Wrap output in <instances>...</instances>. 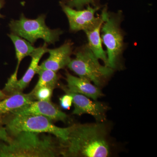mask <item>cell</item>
I'll return each mask as SVG.
<instances>
[{
    "instance_id": "obj_4",
    "label": "cell",
    "mask_w": 157,
    "mask_h": 157,
    "mask_svg": "<svg viewBox=\"0 0 157 157\" xmlns=\"http://www.w3.org/2000/svg\"><path fill=\"white\" fill-rule=\"evenodd\" d=\"M88 46L76 53V57L71 59L67 67L79 77L93 82L99 86L106 78L113 73V69L102 66Z\"/></svg>"
},
{
    "instance_id": "obj_1",
    "label": "cell",
    "mask_w": 157,
    "mask_h": 157,
    "mask_svg": "<svg viewBox=\"0 0 157 157\" xmlns=\"http://www.w3.org/2000/svg\"><path fill=\"white\" fill-rule=\"evenodd\" d=\"M107 127L102 122L75 124L70 127L68 139L60 141L64 157H107L110 154Z\"/></svg>"
},
{
    "instance_id": "obj_11",
    "label": "cell",
    "mask_w": 157,
    "mask_h": 157,
    "mask_svg": "<svg viewBox=\"0 0 157 157\" xmlns=\"http://www.w3.org/2000/svg\"><path fill=\"white\" fill-rule=\"evenodd\" d=\"M72 44L65 43L59 48L48 49L49 56L39 65V70H50L56 72L67 66L71 60Z\"/></svg>"
},
{
    "instance_id": "obj_3",
    "label": "cell",
    "mask_w": 157,
    "mask_h": 157,
    "mask_svg": "<svg viewBox=\"0 0 157 157\" xmlns=\"http://www.w3.org/2000/svg\"><path fill=\"white\" fill-rule=\"evenodd\" d=\"M9 114L5 122V128L8 134L11 136L21 132H31L51 134L60 141H66L68 139L70 127L62 128L56 126L52 123V121L42 116Z\"/></svg>"
},
{
    "instance_id": "obj_17",
    "label": "cell",
    "mask_w": 157,
    "mask_h": 157,
    "mask_svg": "<svg viewBox=\"0 0 157 157\" xmlns=\"http://www.w3.org/2000/svg\"><path fill=\"white\" fill-rule=\"evenodd\" d=\"M53 90V89L48 86H42L34 91H31L30 93L32 94L34 100L51 101Z\"/></svg>"
},
{
    "instance_id": "obj_6",
    "label": "cell",
    "mask_w": 157,
    "mask_h": 157,
    "mask_svg": "<svg viewBox=\"0 0 157 157\" xmlns=\"http://www.w3.org/2000/svg\"><path fill=\"white\" fill-rule=\"evenodd\" d=\"M102 29L101 40L107 49V66L115 68L116 62L123 47V37L117 20L109 14Z\"/></svg>"
},
{
    "instance_id": "obj_7",
    "label": "cell",
    "mask_w": 157,
    "mask_h": 157,
    "mask_svg": "<svg viewBox=\"0 0 157 157\" xmlns=\"http://www.w3.org/2000/svg\"><path fill=\"white\" fill-rule=\"evenodd\" d=\"M63 11L67 15L70 29L73 31L89 30L94 28L100 22L101 17H96L95 14L98 8L89 6L86 9L76 10L69 6L63 5Z\"/></svg>"
},
{
    "instance_id": "obj_16",
    "label": "cell",
    "mask_w": 157,
    "mask_h": 157,
    "mask_svg": "<svg viewBox=\"0 0 157 157\" xmlns=\"http://www.w3.org/2000/svg\"><path fill=\"white\" fill-rule=\"evenodd\" d=\"M39 78L37 84L32 91L42 86H48L54 89L58 83V77L56 72L50 70H38Z\"/></svg>"
},
{
    "instance_id": "obj_15",
    "label": "cell",
    "mask_w": 157,
    "mask_h": 157,
    "mask_svg": "<svg viewBox=\"0 0 157 157\" xmlns=\"http://www.w3.org/2000/svg\"><path fill=\"white\" fill-rule=\"evenodd\" d=\"M14 44L16 52L17 63L14 73L10 76L6 83H11L17 79V73L20 65L23 59L25 57L30 56L35 50V47L28 41L22 39L15 34L12 33L8 35Z\"/></svg>"
},
{
    "instance_id": "obj_2",
    "label": "cell",
    "mask_w": 157,
    "mask_h": 157,
    "mask_svg": "<svg viewBox=\"0 0 157 157\" xmlns=\"http://www.w3.org/2000/svg\"><path fill=\"white\" fill-rule=\"evenodd\" d=\"M60 155L59 141L39 133L21 132L0 147L1 157H54Z\"/></svg>"
},
{
    "instance_id": "obj_10",
    "label": "cell",
    "mask_w": 157,
    "mask_h": 157,
    "mask_svg": "<svg viewBox=\"0 0 157 157\" xmlns=\"http://www.w3.org/2000/svg\"><path fill=\"white\" fill-rule=\"evenodd\" d=\"M11 113L42 116L52 121H61L64 122L68 118V116L51 101H33Z\"/></svg>"
},
{
    "instance_id": "obj_20",
    "label": "cell",
    "mask_w": 157,
    "mask_h": 157,
    "mask_svg": "<svg viewBox=\"0 0 157 157\" xmlns=\"http://www.w3.org/2000/svg\"><path fill=\"white\" fill-rule=\"evenodd\" d=\"M11 137L8 134L6 128H4L0 123V140H3L5 142H9Z\"/></svg>"
},
{
    "instance_id": "obj_13",
    "label": "cell",
    "mask_w": 157,
    "mask_h": 157,
    "mask_svg": "<svg viewBox=\"0 0 157 157\" xmlns=\"http://www.w3.org/2000/svg\"><path fill=\"white\" fill-rule=\"evenodd\" d=\"M108 15L107 11H103L100 22L93 29L84 31L88 40L89 47L98 59L103 61L104 65L106 66H107V55L102 47L100 30Z\"/></svg>"
},
{
    "instance_id": "obj_12",
    "label": "cell",
    "mask_w": 157,
    "mask_h": 157,
    "mask_svg": "<svg viewBox=\"0 0 157 157\" xmlns=\"http://www.w3.org/2000/svg\"><path fill=\"white\" fill-rule=\"evenodd\" d=\"M66 80L67 87L63 88L65 91L80 94L94 101L103 95L98 86L92 84L86 78L76 77L67 72L66 73Z\"/></svg>"
},
{
    "instance_id": "obj_8",
    "label": "cell",
    "mask_w": 157,
    "mask_h": 157,
    "mask_svg": "<svg viewBox=\"0 0 157 157\" xmlns=\"http://www.w3.org/2000/svg\"><path fill=\"white\" fill-rule=\"evenodd\" d=\"M47 46V43L45 42L43 46L35 48L30 56L32 58L30 64L22 78L12 83H6L3 91L6 95L9 96L16 93L22 92L29 85L35 74H37L40 59L46 52H48Z\"/></svg>"
},
{
    "instance_id": "obj_18",
    "label": "cell",
    "mask_w": 157,
    "mask_h": 157,
    "mask_svg": "<svg viewBox=\"0 0 157 157\" xmlns=\"http://www.w3.org/2000/svg\"><path fill=\"white\" fill-rule=\"evenodd\" d=\"M60 104L62 108L65 109H69L73 104V98L70 94L66 93L59 99Z\"/></svg>"
},
{
    "instance_id": "obj_9",
    "label": "cell",
    "mask_w": 157,
    "mask_h": 157,
    "mask_svg": "<svg viewBox=\"0 0 157 157\" xmlns=\"http://www.w3.org/2000/svg\"><path fill=\"white\" fill-rule=\"evenodd\" d=\"M70 94L73 98L74 105L73 114L81 115L88 114L92 116L99 122L106 120L107 107L98 101L90 100L89 98L80 94L65 91Z\"/></svg>"
},
{
    "instance_id": "obj_21",
    "label": "cell",
    "mask_w": 157,
    "mask_h": 157,
    "mask_svg": "<svg viewBox=\"0 0 157 157\" xmlns=\"http://www.w3.org/2000/svg\"><path fill=\"white\" fill-rule=\"evenodd\" d=\"M8 96H9L6 95V94L3 91V90H0V101L7 98Z\"/></svg>"
},
{
    "instance_id": "obj_19",
    "label": "cell",
    "mask_w": 157,
    "mask_h": 157,
    "mask_svg": "<svg viewBox=\"0 0 157 157\" xmlns=\"http://www.w3.org/2000/svg\"><path fill=\"white\" fill-rule=\"evenodd\" d=\"M92 1V0H71L69 6L70 7H76L78 10H80L82 6L89 4Z\"/></svg>"
},
{
    "instance_id": "obj_22",
    "label": "cell",
    "mask_w": 157,
    "mask_h": 157,
    "mask_svg": "<svg viewBox=\"0 0 157 157\" xmlns=\"http://www.w3.org/2000/svg\"><path fill=\"white\" fill-rule=\"evenodd\" d=\"M3 6V3L2 1V0H0V10H1V9L2 8ZM2 17H3V16L2 15V14H1V13H0V18Z\"/></svg>"
},
{
    "instance_id": "obj_14",
    "label": "cell",
    "mask_w": 157,
    "mask_h": 157,
    "mask_svg": "<svg viewBox=\"0 0 157 157\" xmlns=\"http://www.w3.org/2000/svg\"><path fill=\"white\" fill-rule=\"evenodd\" d=\"M34 101L30 93H16L0 101V117L10 114Z\"/></svg>"
},
{
    "instance_id": "obj_5",
    "label": "cell",
    "mask_w": 157,
    "mask_h": 157,
    "mask_svg": "<svg viewBox=\"0 0 157 157\" xmlns=\"http://www.w3.org/2000/svg\"><path fill=\"white\" fill-rule=\"evenodd\" d=\"M45 16L41 15L35 19H30L22 14L19 20L11 21L9 27L12 33L26 39L33 44L38 39L45 43L54 44L59 40L63 32L60 29H51L45 25Z\"/></svg>"
}]
</instances>
